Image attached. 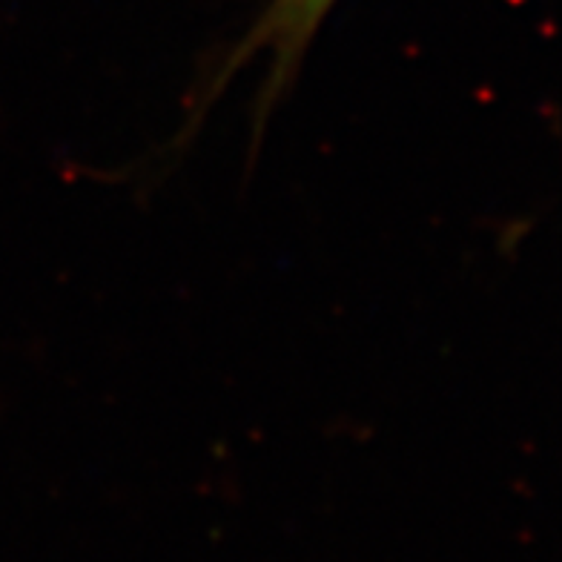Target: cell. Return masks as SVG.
I'll return each mask as SVG.
<instances>
[{
  "label": "cell",
  "instance_id": "cell-1",
  "mask_svg": "<svg viewBox=\"0 0 562 562\" xmlns=\"http://www.w3.org/2000/svg\"><path fill=\"white\" fill-rule=\"evenodd\" d=\"M336 3L339 0H267L259 18L238 35L227 55L213 64L199 98L190 104V121L184 126V135H190L201 115L210 110V104L222 95L241 69L265 58V83L256 98V133H261L270 112L279 106L281 98L288 95L296 81L313 37L318 35L322 23L334 12Z\"/></svg>",
  "mask_w": 562,
  "mask_h": 562
}]
</instances>
